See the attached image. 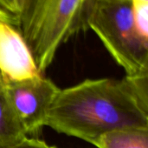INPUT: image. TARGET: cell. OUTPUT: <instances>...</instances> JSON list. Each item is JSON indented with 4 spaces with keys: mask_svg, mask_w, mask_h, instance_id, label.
<instances>
[{
    "mask_svg": "<svg viewBox=\"0 0 148 148\" xmlns=\"http://www.w3.org/2000/svg\"><path fill=\"white\" fill-rule=\"evenodd\" d=\"M92 145L97 148H148V128H124L100 136Z\"/></svg>",
    "mask_w": 148,
    "mask_h": 148,
    "instance_id": "obj_6",
    "label": "cell"
},
{
    "mask_svg": "<svg viewBox=\"0 0 148 148\" xmlns=\"http://www.w3.org/2000/svg\"><path fill=\"white\" fill-rule=\"evenodd\" d=\"M132 15L138 33L148 42V0H132Z\"/></svg>",
    "mask_w": 148,
    "mask_h": 148,
    "instance_id": "obj_8",
    "label": "cell"
},
{
    "mask_svg": "<svg viewBox=\"0 0 148 148\" xmlns=\"http://www.w3.org/2000/svg\"><path fill=\"white\" fill-rule=\"evenodd\" d=\"M0 11L6 14L17 26L18 17L21 13L19 0H0Z\"/></svg>",
    "mask_w": 148,
    "mask_h": 148,
    "instance_id": "obj_9",
    "label": "cell"
},
{
    "mask_svg": "<svg viewBox=\"0 0 148 148\" xmlns=\"http://www.w3.org/2000/svg\"><path fill=\"white\" fill-rule=\"evenodd\" d=\"M3 91L26 136L36 138L45 126L49 110L60 88L51 79L42 75L5 83Z\"/></svg>",
    "mask_w": 148,
    "mask_h": 148,
    "instance_id": "obj_4",
    "label": "cell"
},
{
    "mask_svg": "<svg viewBox=\"0 0 148 148\" xmlns=\"http://www.w3.org/2000/svg\"><path fill=\"white\" fill-rule=\"evenodd\" d=\"M3 148H58L55 146H51L47 142L41 140L37 138L26 137L20 142L7 147Z\"/></svg>",
    "mask_w": 148,
    "mask_h": 148,
    "instance_id": "obj_10",
    "label": "cell"
},
{
    "mask_svg": "<svg viewBox=\"0 0 148 148\" xmlns=\"http://www.w3.org/2000/svg\"><path fill=\"white\" fill-rule=\"evenodd\" d=\"M87 28L96 34L126 75L148 72V42L134 26L132 0H92Z\"/></svg>",
    "mask_w": 148,
    "mask_h": 148,
    "instance_id": "obj_3",
    "label": "cell"
},
{
    "mask_svg": "<svg viewBox=\"0 0 148 148\" xmlns=\"http://www.w3.org/2000/svg\"><path fill=\"white\" fill-rule=\"evenodd\" d=\"M91 1L24 0L17 27L42 74L53 63L63 44L88 30Z\"/></svg>",
    "mask_w": 148,
    "mask_h": 148,
    "instance_id": "obj_2",
    "label": "cell"
},
{
    "mask_svg": "<svg viewBox=\"0 0 148 148\" xmlns=\"http://www.w3.org/2000/svg\"><path fill=\"white\" fill-rule=\"evenodd\" d=\"M0 88H3V85H2V81H1V78H0Z\"/></svg>",
    "mask_w": 148,
    "mask_h": 148,
    "instance_id": "obj_12",
    "label": "cell"
},
{
    "mask_svg": "<svg viewBox=\"0 0 148 148\" xmlns=\"http://www.w3.org/2000/svg\"><path fill=\"white\" fill-rule=\"evenodd\" d=\"M45 126L90 144L114 130L148 128V72L60 89Z\"/></svg>",
    "mask_w": 148,
    "mask_h": 148,
    "instance_id": "obj_1",
    "label": "cell"
},
{
    "mask_svg": "<svg viewBox=\"0 0 148 148\" xmlns=\"http://www.w3.org/2000/svg\"><path fill=\"white\" fill-rule=\"evenodd\" d=\"M42 74L18 28L0 11V78L2 85L23 81Z\"/></svg>",
    "mask_w": 148,
    "mask_h": 148,
    "instance_id": "obj_5",
    "label": "cell"
},
{
    "mask_svg": "<svg viewBox=\"0 0 148 148\" xmlns=\"http://www.w3.org/2000/svg\"><path fill=\"white\" fill-rule=\"evenodd\" d=\"M20 1V4H21V10H22V7H23V4L24 3V0H19Z\"/></svg>",
    "mask_w": 148,
    "mask_h": 148,
    "instance_id": "obj_11",
    "label": "cell"
},
{
    "mask_svg": "<svg viewBox=\"0 0 148 148\" xmlns=\"http://www.w3.org/2000/svg\"><path fill=\"white\" fill-rule=\"evenodd\" d=\"M26 137L0 88V148L13 146Z\"/></svg>",
    "mask_w": 148,
    "mask_h": 148,
    "instance_id": "obj_7",
    "label": "cell"
}]
</instances>
